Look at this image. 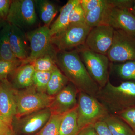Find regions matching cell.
Returning a JSON list of instances; mask_svg holds the SVG:
<instances>
[{"label":"cell","mask_w":135,"mask_h":135,"mask_svg":"<svg viewBox=\"0 0 135 135\" xmlns=\"http://www.w3.org/2000/svg\"><path fill=\"white\" fill-rule=\"evenodd\" d=\"M56 63L60 71L79 92L95 97L100 88L90 75L77 49L57 51Z\"/></svg>","instance_id":"obj_1"},{"label":"cell","mask_w":135,"mask_h":135,"mask_svg":"<svg viewBox=\"0 0 135 135\" xmlns=\"http://www.w3.org/2000/svg\"><path fill=\"white\" fill-rule=\"evenodd\" d=\"M95 98L109 113L116 114L135 105V82L123 81L114 86L109 81Z\"/></svg>","instance_id":"obj_2"},{"label":"cell","mask_w":135,"mask_h":135,"mask_svg":"<svg viewBox=\"0 0 135 135\" xmlns=\"http://www.w3.org/2000/svg\"><path fill=\"white\" fill-rule=\"evenodd\" d=\"M54 97L45 92H40L33 86L25 89L16 90V112L15 118L18 119L49 107Z\"/></svg>","instance_id":"obj_3"},{"label":"cell","mask_w":135,"mask_h":135,"mask_svg":"<svg viewBox=\"0 0 135 135\" xmlns=\"http://www.w3.org/2000/svg\"><path fill=\"white\" fill-rule=\"evenodd\" d=\"M109 114L105 107L95 97L84 92H79L77 122L79 131L99 121L103 120Z\"/></svg>","instance_id":"obj_4"},{"label":"cell","mask_w":135,"mask_h":135,"mask_svg":"<svg viewBox=\"0 0 135 135\" xmlns=\"http://www.w3.org/2000/svg\"><path fill=\"white\" fill-rule=\"evenodd\" d=\"M76 49L90 75L100 88H103L109 81L110 61L107 56L93 52L83 45Z\"/></svg>","instance_id":"obj_5"},{"label":"cell","mask_w":135,"mask_h":135,"mask_svg":"<svg viewBox=\"0 0 135 135\" xmlns=\"http://www.w3.org/2000/svg\"><path fill=\"white\" fill-rule=\"evenodd\" d=\"M91 29L85 23L70 24L51 37V43L57 51L77 49L84 45Z\"/></svg>","instance_id":"obj_6"},{"label":"cell","mask_w":135,"mask_h":135,"mask_svg":"<svg viewBox=\"0 0 135 135\" xmlns=\"http://www.w3.org/2000/svg\"><path fill=\"white\" fill-rule=\"evenodd\" d=\"M30 45L29 56L22 64H31L37 58L47 54L56 55L57 51L51 43L49 27H40L26 33Z\"/></svg>","instance_id":"obj_7"},{"label":"cell","mask_w":135,"mask_h":135,"mask_svg":"<svg viewBox=\"0 0 135 135\" xmlns=\"http://www.w3.org/2000/svg\"><path fill=\"white\" fill-rule=\"evenodd\" d=\"M34 0H12L6 21L20 29L32 27L38 22Z\"/></svg>","instance_id":"obj_8"},{"label":"cell","mask_w":135,"mask_h":135,"mask_svg":"<svg viewBox=\"0 0 135 135\" xmlns=\"http://www.w3.org/2000/svg\"><path fill=\"white\" fill-rule=\"evenodd\" d=\"M107 56L113 63L135 60V36L114 29L112 44Z\"/></svg>","instance_id":"obj_9"},{"label":"cell","mask_w":135,"mask_h":135,"mask_svg":"<svg viewBox=\"0 0 135 135\" xmlns=\"http://www.w3.org/2000/svg\"><path fill=\"white\" fill-rule=\"evenodd\" d=\"M114 29L107 25L93 27L83 46L93 52L107 56L113 41Z\"/></svg>","instance_id":"obj_10"},{"label":"cell","mask_w":135,"mask_h":135,"mask_svg":"<svg viewBox=\"0 0 135 135\" xmlns=\"http://www.w3.org/2000/svg\"><path fill=\"white\" fill-rule=\"evenodd\" d=\"M51 115L49 107L16 119L13 129L16 133L29 135L38 133L45 126Z\"/></svg>","instance_id":"obj_11"},{"label":"cell","mask_w":135,"mask_h":135,"mask_svg":"<svg viewBox=\"0 0 135 135\" xmlns=\"http://www.w3.org/2000/svg\"><path fill=\"white\" fill-rule=\"evenodd\" d=\"M110 3L102 25L110 26L135 36V16L128 10L114 7Z\"/></svg>","instance_id":"obj_12"},{"label":"cell","mask_w":135,"mask_h":135,"mask_svg":"<svg viewBox=\"0 0 135 135\" xmlns=\"http://www.w3.org/2000/svg\"><path fill=\"white\" fill-rule=\"evenodd\" d=\"M79 90L70 82L54 96L49 108L51 114H64L77 106Z\"/></svg>","instance_id":"obj_13"},{"label":"cell","mask_w":135,"mask_h":135,"mask_svg":"<svg viewBox=\"0 0 135 135\" xmlns=\"http://www.w3.org/2000/svg\"><path fill=\"white\" fill-rule=\"evenodd\" d=\"M16 91L8 80L0 81V116L12 126L16 112Z\"/></svg>","instance_id":"obj_14"},{"label":"cell","mask_w":135,"mask_h":135,"mask_svg":"<svg viewBox=\"0 0 135 135\" xmlns=\"http://www.w3.org/2000/svg\"><path fill=\"white\" fill-rule=\"evenodd\" d=\"M9 41L13 54L22 62L28 57L29 54L26 33L19 27L11 25Z\"/></svg>","instance_id":"obj_15"},{"label":"cell","mask_w":135,"mask_h":135,"mask_svg":"<svg viewBox=\"0 0 135 135\" xmlns=\"http://www.w3.org/2000/svg\"><path fill=\"white\" fill-rule=\"evenodd\" d=\"M35 70L31 64H22L12 74L11 84L17 90L27 88L33 86V79Z\"/></svg>","instance_id":"obj_16"},{"label":"cell","mask_w":135,"mask_h":135,"mask_svg":"<svg viewBox=\"0 0 135 135\" xmlns=\"http://www.w3.org/2000/svg\"><path fill=\"white\" fill-rule=\"evenodd\" d=\"M80 0H69L61 8L58 17L50 27L51 37L64 29L69 23V16L72 10L80 3Z\"/></svg>","instance_id":"obj_17"},{"label":"cell","mask_w":135,"mask_h":135,"mask_svg":"<svg viewBox=\"0 0 135 135\" xmlns=\"http://www.w3.org/2000/svg\"><path fill=\"white\" fill-rule=\"evenodd\" d=\"M36 13L44 26L50 27L58 12L57 6L49 0H34Z\"/></svg>","instance_id":"obj_18"},{"label":"cell","mask_w":135,"mask_h":135,"mask_svg":"<svg viewBox=\"0 0 135 135\" xmlns=\"http://www.w3.org/2000/svg\"><path fill=\"white\" fill-rule=\"evenodd\" d=\"M10 31L11 24L7 21L0 30V60L18 61L20 60L15 57L11 47Z\"/></svg>","instance_id":"obj_19"},{"label":"cell","mask_w":135,"mask_h":135,"mask_svg":"<svg viewBox=\"0 0 135 135\" xmlns=\"http://www.w3.org/2000/svg\"><path fill=\"white\" fill-rule=\"evenodd\" d=\"M112 135H135L128 125L116 114H109L103 120Z\"/></svg>","instance_id":"obj_20"},{"label":"cell","mask_w":135,"mask_h":135,"mask_svg":"<svg viewBox=\"0 0 135 135\" xmlns=\"http://www.w3.org/2000/svg\"><path fill=\"white\" fill-rule=\"evenodd\" d=\"M110 4L109 0H102L99 5L85 15V23L92 28L103 24Z\"/></svg>","instance_id":"obj_21"},{"label":"cell","mask_w":135,"mask_h":135,"mask_svg":"<svg viewBox=\"0 0 135 135\" xmlns=\"http://www.w3.org/2000/svg\"><path fill=\"white\" fill-rule=\"evenodd\" d=\"M77 106L64 114L60 123L59 135H78Z\"/></svg>","instance_id":"obj_22"},{"label":"cell","mask_w":135,"mask_h":135,"mask_svg":"<svg viewBox=\"0 0 135 135\" xmlns=\"http://www.w3.org/2000/svg\"><path fill=\"white\" fill-rule=\"evenodd\" d=\"M69 82L67 78L57 66L51 72L46 93L49 95L55 96Z\"/></svg>","instance_id":"obj_23"},{"label":"cell","mask_w":135,"mask_h":135,"mask_svg":"<svg viewBox=\"0 0 135 135\" xmlns=\"http://www.w3.org/2000/svg\"><path fill=\"white\" fill-rule=\"evenodd\" d=\"M110 66L116 75L123 81L135 82V60L121 63H112Z\"/></svg>","instance_id":"obj_24"},{"label":"cell","mask_w":135,"mask_h":135,"mask_svg":"<svg viewBox=\"0 0 135 135\" xmlns=\"http://www.w3.org/2000/svg\"><path fill=\"white\" fill-rule=\"evenodd\" d=\"M56 57V55L47 54L37 58L31 64L36 71L51 72L57 66Z\"/></svg>","instance_id":"obj_25"},{"label":"cell","mask_w":135,"mask_h":135,"mask_svg":"<svg viewBox=\"0 0 135 135\" xmlns=\"http://www.w3.org/2000/svg\"><path fill=\"white\" fill-rule=\"evenodd\" d=\"M64 115L51 114L45 126L35 135H59L60 123Z\"/></svg>","instance_id":"obj_26"},{"label":"cell","mask_w":135,"mask_h":135,"mask_svg":"<svg viewBox=\"0 0 135 135\" xmlns=\"http://www.w3.org/2000/svg\"><path fill=\"white\" fill-rule=\"evenodd\" d=\"M22 64V62L20 60L11 61L0 60V81L7 80L8 76L12 75Z\"/></svg>","instance_id":"obj_27"},{"label":"cell","mask_w":135,"mask_h":135,"mask_svg":"<svg viewBox=\"0 0 135 135\" xmlns=\"http://www.w3.org/2000/svg\"><path fill=\"white\" fill-rule=\"evenodd\" d=\"M51 73L35 71L33 76V86L37 90L46 93Z\"/></svg>","instance_id":"obj_28"},{"label":"cell","mask_w":135,"mask_h":135,"mask_svg":"<svg viewBox=\"0 0 135 135\" xmlns=\"http://www.w3.org/2000/svg\"><path fill=\"white\" fill-rule=\"evenodd\" d=\"M116 115L126 122L135 133V105Z\"/></svg>","instance_id":"obj_29"},{"label":"cell","mask_w":135,"mask_h":135,"mask_svg":"<svg viewBox=\"0 0 135 135\" xmlns=\"http://www.w3.org/2000/svg\"><path fill=\"white\" fill-rule=\"evenodd\" d=\"M69 21L70 24L85 23V13L80 3L72 10L69 16Z\"/></svg>","instance_id":"obj_30"},{"label":"cell","mask_w":135,"mask_h":135,"mask_svg":"<svg viewBox=\"0 0 135 135\" xmlns=\"http://www.w3.org/2000/svg\"><path fill=\"white\" fill-rule=\"evenodd\" d=\"M114 7L131 11L134 5V0H109Z\"/></svg>","instance_id":"obj_31"},{"label":"cell","mask_w":135,"mask_h":135,"mask_svg":"<svg viewBox=\"0 0 135 135\" xmlns=\"http://www.w3.org/2000/svg\"><path fill=\"white\" fill-rule=\"evenodd\" d=\"M102 1V0H80V3L86 15L96 7Z\"/></svg>","instance_id":"obj_32"},{"label":"cell","mask_w":135,"mask_h":135,"mask_svg":"<svg viewBox=\"0 0 135 135\" xmlns=\"http://www.w3.org/2000/svg\"><path fill=\"white\" fill-rule=\"evenodd\" d=\"M98 135H112L106 123L103 120H100L93 125Z\"/></svg>","instance_id":"obj_33"},{"label":"cell","mask_w":135,"mask_h":135,"mask_svg":"<svg viewBox=\"0 0 135 135\" xmlns=\"http://www.w3.org/2000/svg\"><path fill=\"white\" fill-rule=\"evenodd\" d=\"M12 1L0 0V20H6Z\"/></svg>","instance_id":"obj_34"},{"label":"cell","mask_w":135,"mask_h":135,"mask_svg":"<svg viewBox=\"0 0 135 135\" xmlns=\"http://www.w3.org/2000/svg\"><path fill=\"white\" fill-rule=\"evenodd\" d=\"M0 134L6 135H15L12 125L8 123L0 116Z\"/></svg>","instance_id":"obj_35"},{"label":"cell","mask_w":135,"mask_h":135,"mask_svg":"<svg viewBox=\"0 0 135 135\" xmlns=\"http://www.w3.org/2000/svg\"><path fill=\"white\" fill-rule=\"evenodd\" d=\"M78 135H98L93 125H90L80 130Z\"/></svg>","instance_id":"obj_36"},{"label":"cell","mask_w":135,"mask_h":135,"mask_svg":"<svg viewBox=\"0 0 135 135\" xmlns=\"http://www.w3.org/2000/svg\"><path fill=\"white\" fill-rule=\"evenodd\" d=\"M7 22L6 20H0V30L2 29V28L3 27L4 25L5 24V23Z\"/></svg>","instance_id":"obj_37"},{"label":"cell","mask_w":135,"mask_h":135,"mask_svg":"<svg viewBox=\"0 0 135 135\" xmlns=\"http://www.w3.org/2000/svg\"><path fill=\"white\" fill-rule=\"evenodd\" d=\"M131 12H132V13L135 16V0H134V5L132 8V9L130 11Z\"/></svg>","instance_id":"obj_38"},{"label":"cell","mask_w":135,"mask_h":135,"mask_svg":"<svg viewBox=\"0 0 135 135\" xmlns=\"http://www.w3.org/2000/svg\"><path fill=\"white\" fill-rule=\"evenodd\" d=\"M0 135H6L3 134H0Z\"/></svg>","instance_id":"obj_39"}]
</instances>
